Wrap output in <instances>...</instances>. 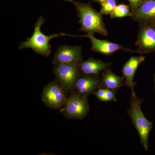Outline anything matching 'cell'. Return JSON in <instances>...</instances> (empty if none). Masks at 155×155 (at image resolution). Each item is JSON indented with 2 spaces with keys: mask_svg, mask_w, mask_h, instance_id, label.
Segmentation results:
<instances>
[{
  "mask_svg": "<svg viewBox=\"0 0 155 155\" xmlns=\"http://www.w3.org/2000/svg\"><path fill=\"white\" fill-rule=\"evenodd\" d=\"M75 6L81 25L79 30L84 32L96 33L107 36L108 31L103 19V15L94 8L90 3H83L75 0H63Z\"/></svg>",
  "mask_w": 155,
  "mask_h": 155,
  "instance_id": "1",
  "label": "cell"
},
{
  "mask_svg": "<svg viewBox=\"0 0 155 155\" xmlns=\"http://www.w3.org/2000/svg\"><path fill=\"white\" fill-rule=\"evenodd\" d=\"M45 22V19L40 16L34 26V30L32 36L27 38L26 41L21 42L19 44V50L25 48H31L36 54L44 57H49L51 54V46L49 44L50 41L53 38L65 36L76 37V35H70L62 33H54L47 35L43 33L41 30L42 25Z\"/></svg>",
  "mask_w": 155,
  "mask_h": 155,
  "instance_id": "2",
  "label": "cell"
},
{
  "mask_svg": "<svg viewBox=\"0 0 155 155\" xmlns=\"http://www.w3.org/2000/svg\"><path fill=\"white\" fill-rule=\"evenodd\" d=\"M144 101L136 95H132L130 100V107L127 114L130 117L132 124L137 130L140 143L145 150H148L149 137L153 127V122L149 121L142 111V103Z\"/></svg>",
  "mask_w": 155,
  "mask_h": 155,
  "instance_id": "3",
  "label": "cell"
},
{
  "mask_svg": "<svg viewBox=\"0 0 155 155\" xmlns=\"http://www.w3.org/2000/svg\"><path fill=\"white\" fill-rule=\"evenodd\" d=\"M61 113L68 119L82 120L88 115L90 106L87 97L70 93Z\"/></svg>",
  "mask_w": 155,
  "mask_h": 155,
  "instance_id": "4",
  "label": "cell"
},
{
  "mask_svg": "<svg viewBox=\"0 0 155 155\" xmlns=\"http://www.w3.org/2000/svg\"><path fill=\"white\" fill-rule=\"evenodd\" d=\"M80 63H69L55 65L53 71L56 80L67 93L72 92L78 78L81 74Z\"/></svg>",
  "mask_w": 155,
  "mask_h": 155,
  "instance_id": "5",
  "label": "cell"
},
{
  "mask_svg": "<svg viewBox=\"0 0 155 155\" xmlns=\"http://www.w3.org/2000/svg\"><path fill=\"white\" fill-rule=\"evenodd\" d=\"M68 94L57 80L51 81L44 87L41 100L49 108L61 109L65 104Z\"/></svg>",
  "mask_w": 155,
  "mask_h": 155,
  "instance_id": "6",
  "label": "cell"
},
{
  "mask_svg": "<svg viewBox=\"0 0 155 155\" xmlns=\"http://www.w3.org/2000/svg\"><path fill=\"white\" fill-rule=\"evenodd\" d=\"M137 54H143L155 51V27L150 24L140 25L137 40Z\"/></svg>",
  "mask_w": 155,
  "mask_h": 155,
  "instance_id": "7",
  "label": "cell"
},
{
  "mask_svg": "<svg viewBox=\"0 0 155 155\" xmlns=\"http://www.w3.org/2000/svg\"><path fill=\"white\" fill-rule=\"evenodd\" d=\"M83 61L81 47L62 45L58 48L52 59L54 66L69 63H80Z\"/></svg>",
  "mask_w": 155,
  "mask_h": 155,
  "instance_id": "8",
  "label": "cell"
},
{
  "mask_svg": "<svg viewBox=\"0 0 155 155\" xmlns=\"http://www.w3.org/2000/svg\"><path fill=\"white\" fill-rule=\"evenodd\" d=\"M78 37L88 38L91 42L92 51L102 54L110 55L119 50H122L127 52L136 53V51L125 48L122 45L114 43L105 40L99 39L94 36V33L92 32L87 33L85 35H78Z\"/></svg>",
  "mask_w": 155,
  "mask_h": 155,
  "instance_id": "9",
  "label": "cell"
},
{
  "mask_svg": "<svg viewBox=\"0 0 155 155\" xmlns=\"http://www.w3.org/2000/svg\"><path fill=\"white\" fill-rule=\"evenodd\" d=\"M101 82V75L95 76L81 73L76 81L72 92L88 97L99 88Z\"/></svg>",
  "mask_w": 155,
  "mask_h": 155,
  "instance_id": "10",
  "label": "cell"
},
{
  "mask_svg": "<svg viewBox=\"0 0 155 155\" xmlns=\"http://www.w3.org/2000/svg\"><path fill=\"white\" fill-rule=\"evenodd\" d=\"M140 25L150 24L155 20V0H145L130 17Z\"/></svg>",
  "mask_w": 155,
  "mask_h": 155,
  "instance_id": "11",
  "label": "cell"
},
{
  "mask_svg": "<svg viewBox=\"0 0 155 155\" xmlns=\"http://www.w3.org/2000/svg\"><path fill=\"white\" fill-rule=\"evenodd\" d=\"M145 59V57L142 56L131 57L122 67V75L125 79V85L130 89L132 95H136L134 86L137 83L134 81V75L139 66Z\"/></svg>",
  "mask_w": 155,
  "mask_h": 155,
  "instance_id": "12",
  "label": "cell"
},
{
  "mask_svg": "<svg viewBox=\"0 0 155 155\" xmlns=\"http://www.w3.org/2000/svg\"><path fill=\"white\" fill-rule=\"evenodd\" d=\"M111 65L110 63L90 58L81 61L79 64V68L81 74L100 76L103 71L110 69Z\"/></svg>",
  "mask_w": 155,
  "mask_h": 155,
  "instance_id": "13",
  "label": "cell"
},
{
  "mask_svg": "<svg viewBox=\"0 0 155 155\" xmlns=\"http://www.w3.org/2000/svg\"><path fill=\"white\" fill-rule=\"evenodd\" d=\"M101 82L100 87L117 91L125 85V78L117 75L110 69L104 70L101 73Z\"/></svg>",
  "mask_w": 155,
  "mask_h": 155,
  "instance_id": "14",
  "label": "cell"
},
{
  "mask_svg": "<svg viewBox=\"0 0 155 155\" xmlns=\"http://www.w3.org/2000/svg\"><path fill=\"white\" fill-rule=\"evenodd\" d=\"M131 11L130 6L124 4H120L116 6L112 14L110 15L111 19L116 18H122L126 17H130Z\"/></svg>",
  "mask_w": 155,
  "mask_h": 155,
  "instance_id": "15",
  "label": "cell"
},
{
  "mask_svg": "<svg viewBox=\"0 0 155 155\" xmlns=\"http://www.w3.org/2000/svg\"><path fill=\"white\" fill-rule=\"evenodd\" d=\"M117 0H106L101 5L100 13L102 15H110L117 6Z\"/></svg>",
  "mask_w": 155,
  "mask_h": 155,
  "instance_id": "16",
  "label": "cell"
},
{
  "mask_svg": "<svg viewBox=\"0 0 155 155\" xmlns=\"http://www.w3.org/2000/svg\"><path fill=\"white\" fill-rule=\"evenodd\" d=\"M116 91H114L107 89L105 95V96L104 97L103 101L116 102V101H117V98H116Z\"/></svg>",
  "mask_w": 155,
  "mask_h": 155,
  "instance_id": "17",
  "label": "cell"
},
{
  "mask_svg": "<svg viewBox=\"0 0 155 155\" xmlns=\"http://www.w3.org/2000/svg\"><path fill=\"white\" fill-rule=\"evenodd\" d=\"M106 90L107 89L99 87L93 93V94L95 96L98 100L103 101L104 97L105 95Z\"/></svg>",
  "mask_w": 155,
  "mask_h": 155,
  "instance_id": "18",
  "label": "cell"
},
{
  "mask_svg": "<svg viewBox=\"0 0 155 155\" xmlns=\"http://www.w3.org/2000/svg\"><path fill=\"white\" fill-rule=\"evenodd\" d=\"M145 0H128L131 12L136 10Z\"/></svg>",
  "mask_w": 155,
  "mask_h": 155,
  "instance_id": "19",
  "label": "cell"
},
{
  "mask_svg": "<svg viewBox=\"0 0 155 155\" xmlns=\"http://www.w3.org/2000/svg\"><path fill=\"white\" fill-rule=\"evenodd\" d=\"M106 0H94V2H97L99 3L100 5H102Z\"/></svg>",
  "mask_w": 155,
  "mask_h": 155,
  "instance_id": "20",
  "label": "cell"
},
{
  "mask_svg": "<svg viewBox=\"0 0 155 155\" xmlns=\"http://www.w3.org/2000/svg\"><path fill=\"white\" fill-rule=\"evenodd\" d=\"M150 24L153 25L154 27H155V20L154 21H153V22H151V23H150Z\"/></svg>",
  "mask_w": 155,
  "mask_h": 155,
  "instance_id": "21",
  "label": "cell"
},
{
  "mask_svg": "<svg viewBox=\"0 0 155 155\" xmlns=\"http://www.w3.org/2000/svg\"><path fill=\"white\" fill-rule=\"evenodd\" d=\"M154 81L155 84V75H154Z\"/></svg>",
  "mask_w": 155,
  "mask_h": 155,
  "instance_id": "22",
  "label": "cell"
}]
</instances>
